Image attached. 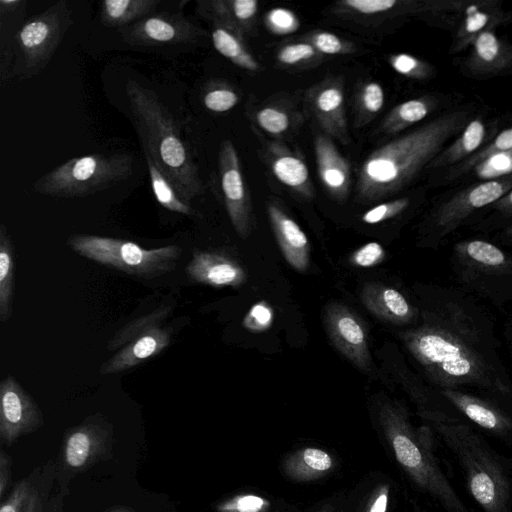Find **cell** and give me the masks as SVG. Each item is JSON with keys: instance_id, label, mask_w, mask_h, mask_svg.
<instances>
[{"instance_id": "11a10c76", "label": "cell", "mask_w": 512, "mask_h": 512, "mask_svg": "<svg viewBox=\"0 0 512 512\" xmlns=\"http://www.w3.org/2000/svg\"><path fill=\"white\" fill-rule=\"evenodd\" d=\"M505 236L507 238V240L512 244V225H510L506 231H505Z\"/></svg>"}, {"instance_id": "db71d44e", "label": "cell", "mask_w": 512, "mask_h": 512, "mask_svg": "<svg viewBox=\"0 0 512 512\" xmlns=\"http://www.w3.org/2000/svg\"><path fill=\"white\" fill-rule=\"evenodd\" d=\"M22 4H24V2L21 0H0V7L2 12L14 11Z\"/></svg>"}, {"instance_id": "3957f363", "label": "cell", "mask_w": 512, "mask_h": 512, "mask_svg": "<svg viewBox=\"0 0 512 512\" xmlns=\"http://www.w3.org/2000/svg\"><path fill=\"white\" fill-rule=\"evenodd\" d=\"M418 413L462 467L469 493L484 512H512V482L496 452L467 422L418 397Z\"/></svg>"}, {"instance_id": "74e56055", "label": "cell", "mask_w": 512, "mask_h": 512, "mask_svg": "<svg viewBox=\"0 0 512 512\" xmlns=\"http://www.w3.org/2000/svg\"><path fill=\"white\" fill-rule=\"evenodd\" d=\"M391 486L387 481H378L368 489L355 512H388Z\"/></svg>"}, {"instance_id": "6da1fadb", "label": "cell", "mask_w": 512, "mask_h": 512, "mask_svg": "<svg viewBox=\"0 0 512 512\" xmlns=\"http://www.w3.org/2000/svg\"><path fill=\"white\" fill-rule=\"evenodd\" d=\"M418 318L420 323L401 338L439 390L474 388L512 398V378L500 354L494 323L468 292L437 288Z\"/></svg>"}, {"instance_id": "603a6c76", "label": "cell", "mask_w": 512, "mask_h": 512, "mask_svg": "<svg viewBox=\"0 0 512 512\" xmlns=\"http://www.w3.org/2000/svg\"><path fill=\"white\" fill-rule=\"evenodd\" d=\"M471 46L472 52L466 66L472 73H495L512 64V48L502 41L493 29L481 32Z\"/></svg>"}, {"instance_id": "1f68e13d", "label": "cell", "mask_w": 512, "mask_h": 512, "mask_svg": "<svg viewBox=\"0 0 512 512\" xmlns=\"http://www.w3.org/2000/svg\"><path fill=\"white\" fill-rule=\"evenodd\" d=\"M172 310L171 306H160L128 322L112 336L106 346L107 350H120L146 331L161 326V323L171 314Z\"/></svg>"}, {"instance_id": "816d5d0a", "label": "cell", "mask_w": 512, "mask_h": 512, "mask_svg": "<svg viewBox=\"0 0 512 512\" xmlns=\"http://www.w3.org/2000/svg\"><path fill=\"white\" fill-rule=\"evenodd\" d=\"M11 458L3 450H0V497L3 498L9 489L11 482Z\"/></svg>"}, {"instance_id": "7402d4cb", "label": "cell", "mask_w": 512, "mask_h": 512, "mask_svg": "<svg viewBox=\"0 0 512 512\" xmlns=\"http://www.w3.org/2000/svg\"><path fill=\"white\" fill-rule=\"evenodd\" d=\"M336 466L334 457L318 447H304L288 454L282 464L283 474L294 482H311L330 474Z\"/></svg>"}, {"instance_id": "f35d334b", "label": "cell", "mask_w": 512, "mask_h": 512, "mask_svg": "<svg viewBox=\"0 0 512 512\" xmlns=\"http://www.w3.org/2000/svg\"><path fill=\"white\" fill-rule=\"evenodd\" d=\"M237 93L229 87L214 85L206 89L203 94L204 106L212 112H226L238 103Z\"/></svg>"}, {"instance_id": "f6af8a7d", "label": "cell", "mask_w": 512, "mask_h": 512, "mask_svg": "<svg viewBox=\"0 0 512 512\" xmlns=\"http://www.w3.org/2000/svg\"><path fill=\"white\" fill-rule=\"evenodd\" d=\"M386 253L378 242H368L355 250L350 256V262L357 267L368 268L380 264Z\"/></svg>"}, {"instance_id": "7bdbcfd3", "label": "cell", "mask_w": 512, "mask_h": 512, "mask_svg": "<svg viewBox=\"0 0 512 512\" xmlns=\"http://www.w3.org/2000/svg\"><path fill=\"white\" fill-rule=\"evenodd\" d=\"M512 149V128L505 129L499 133L487 146L477 151L460 166V172L470 170L475 164L490 154Z\"/></svg>"}, {"instance_id": "f5cc1de1", "label": "cell", "mask_w": 512, "mask_h": 512, "mask_svg": "<svg viewBox=\"0 0 512 512\" xmlns=\"http://www.w3.org/2000/svg\"><path fill=\"white\" fill-rule=\"evenodd\" d=\"M491 206L504 216H512V189Z\"/></svg>"}, {"instance_id": "ac0fdd59", "label": "cell", "mask_w": 512, "mask_h": 512, "mask_svg": "<svg viewBox=\"0 0 512 512\" xmlns=\"http://www.w3.org/2000/svg\"><path fill=\"white\" fill-rule=\"evenodd\" d=\"M171 327H155L141 334L108 360L103 362L101 375L116 374L129 370L162 353L171 343Z\"/></svg>"}, {"instance_id": "5bb4252c", "label": "cell", "mask_w": 512, "mask_h": 512, "mask_svg": "<svg viewBox=\"0 0 512 512\" xmlns=\"http://www.w3.org/2000/svg\"><path fill=\"white\" fill-rule=\"evenodd\" d=\"M218 165L228 216L237 234L245 239L251 230V206L238 153L230 140L221 143Z\"/></svg>"}, {"instance_id": "ab89813d", "label": "cell", "mask_w": 512, "mask_h": 512, "mask_svg": "<svg viewBox=\"0 0 512 512\" xmlns=\"http://www.w3.org/2000/svg\"><path fill=\"white\" fill-rule=\"evenodd\" d=\"M265 24L269 31L277 35L294 33L300 27L296 14L283 7L273 8L265 15Z\"/></svg>"}, {"instance_id": "d6986e66", "label": "cell", "mask_w": 512, "mask_h": 512, "mask_svg": "<svg viewBox=\"0 0 512 512\" xmlns=\"http://www.w3.org/2000/svg\"><path fill=\"white\" fill-rule=\"evenodd\" d=\"M268 217L282 254L298 272H305L310 262V245L300 226L276 203L267 205Z\"/></svg>"}, {"instance_id": "9c48e42d", "label": "cell", "mask_w": 512, "mask_h": 512, "mask_svg": "<svg viewBox=\"0 0 512 512\" xmlns=\"http://www.w3.org/2000/svg\"><path fill=\"white\" fill-rule=\"evenodd\" d=\"M72 25L73 11L65 0L28 18L15 34L12 75L26 80L41 73Z\"/></svg>"}, {"instance_id": "c3c4849f", "label": "cell", "mask_w": 512, "mask_h": 512, "mask_svg": "<svg viewBox=\"0 0 512 512\" xmlns=\"http://www.w3.org/2000/svg\"><path fill=\"white\" fill-rule=\"evenodd\" d=\"M350 10L359 14L371 15L391 10L397 0H345L342 2Z\"/></svg>"}, {"instance_id": "44dd1931", "label": "cell", "mask_w": 512, "mask_h": 512, "mask_svg": "<svg viewBox=\"0 0 512 512\" xmlns=\"http://www.w3.org/2000/svg\"><path fill=\"white\" fill-rule=\"evenodd\" d=\"M315 156L319 178L329 195L344 201L349 194L350 165L334 143L324 135L315 139Z\"/></svg>"}, {"instance_id": "7a4b0ae2", "label": "cell", "mask_w": 512, "mask_h": 512, "mask_svg": "<svg viewBox=\"0 0 512 512\" xmlns=\"http://www.w3.org/2000/svg\"><path fill=\"white\" fill-rule=\"evenodd\" d=\"M467 117L465 110L446 113L374 150L359 170L358 199L372 202L402 189L464 128Z\"/></svg>"}, {"instance_id": "f546056e", "label": "cell", "mask_w": 512, "mask_h": 512, "mask_svg": "<svg viewBox=\"0 0 512 512\" xmlns=\"http://www.w3.org/2000/svg\"><path fill=\"white\" fill-rule=\"evenodd\" d=\"M15 251L8 229L0 225V321L12 314L14 294Z\"/></svg>"}, {"instance_id": "7dc6e473", "label": "cell", "mask_w": 512, "mask_h": 512, "mask_svg": "<svg viewBox=\"0 0 512 512\" xmlns=\"http://www.w3.org/2000/svg\"><path fill=\"white\" fill-rule=\"evenodd\" d=\"M385 95L382 86L377 82L366 83L360 93V105L366 114L378 113L384 105Z\"/></svg>"}, {"instance_id": "bcb514c9", "label": "cell", "mask_w": 512, "mask_h": 512, "mask_svg": "<svg viewBox=\"0 0 512 512\" xmlns=\"http://www.w3.org/2000/svg\"><path fill=\"white\" fill-rule=\"evenodd\" d=\"M316 55V49L311 43H292L282 47L277 53L279 62L294 65L309 60Z\"/></svg>"}, {"instance_id": "484cf974", "label": "cell", "mask_w": 512, "mask_h": 512, "mask_svg": "<svg viewBox=\"0 0 512 512\" xmlns=\"http://www.w3.org/2000/svg\"><path fill=\"white\" fill-rule=\"evenodd\" d=\"M159 4V0H105L99 19L105 27L120 29L156 13Z\"/></svg>"}, {"instance_id": "ba28073f", "label": "cell", "mask_w": 512, "mask_h": 512, "mask_svg": "<svg viewBox=\"0 0 512 512\" xmlns=\"http://www.w3.org/2000/svg\"><path fill=\"white\" fill-rule=\"evenodd\" d=\"M67 245L82 257L144 279L172 272L182 254L176 244L146 249L132 241L91 234H72Z\"/></svg>"}, {"instance_id": "8d00e7d4", "label": "cell", "mask_w": 512, "mask_h": 512, "mask_svg": "<svg viewBox=\"0 0 512 512\" xmlns=\"http://www.w3.org/2000/svg\"><path fill=\"white\" fill-rule=\"evenodd\" d=\"M389 64L397 73L413 79H426L433 73L431 65L407 53L392 55Z\"/></svg>"}, {"instance_id": "8fae6325", "label": "cell", "mask_w": 512, "mask_h": 512, "mask_svg": "<svg viewBox=\"0 0 512 512\" xmlns=\"http://www.w3.org/2000/svg\"><path fill=\"white\" fill-rule=\"evenodd\" d=\"M512 189V176L469 186L440 204L429 228L431 244L438 246L476 211L494 204Z\"/></svg>"}, {"instance_id": "e0dca14e", "label": "cell", "mask_w": 512, "mask_h": 512, "mask_svg": "<svg viewBox=\"0 0 512 512\" xmlns=\"http://www.w3.org/2000/svg\"><path fill=\"white\" fill-rule=\"evenodd\" d=\"M188 278L215 288H237L246 281V272L233 258L218 252L197 250L186 266Z\"/></svg>"}, {"instance_id": "52a82bcc", "label": "cell", "mask_w": 512, "mask_h": 512, "mask_svg": "<svg viewBox=\"0 0 512 512\" xmlns=\"http://www.w3.org/2000/svg\"><path fill=\"white\" fill-rule=\"evenodd\" d=\"M133 173V158L127 153H99L71 158L33 183L39 194L57 198L85 197L126 180Z\"/></svg>"}, {"instance_id": "7c38bea8", "label": "cell", "mask_w": 512, "mask_h": 512, "mask_svg": "<svg viewBox=\"0 0 512 512\" xmlns=\"http://www.w3.org/2000/svg\"><path fill=\"white\" fill-rule=\"evenodd\" d=\"M118 32L123 42L138 47L189 44L206 34L180 12L154 13Z\"/></svg>"}, {"instance_id": "9f6ffc18", "label": "cell", "mask_w": 512, "mask_h": 512, "mask_svg": "<svg viewBox=\"0 0 512 512\" xmlns=\"http://www.w3.org/2000/svg\"><path fill=\"white\" fill-rule=\"evenodd\" d=\"M111 512H132V511L125 509V508H117V509L112 510Z\"/></svg>"}, {"instance_id": "836d02e7", "label": "cell", "mask_w": 512, "mask_h": 512, "mask_svg": "<svg viewBox=\"0 0 512 512\" xmlns=\"http://www.w3.org/2000/svg\"><path fill=\"white\" fill-rule=\"evenodd\" d=\"M432 103L427 98H415L395 106L385 118L382 128L394 134L424 119L430 112Z\"/></svg>"}, {"instance_id": "4dcf8cb0", "label": "cell", "mask_w": 512, "mask_h": 512, "mask_svg": "<svg viewBox=\"0 0 512 512\" xmlns=\"http://www.w3.org/2000/svg\"><path fill=\"white\" fill-rule=\"evenodd\" d=\"M213 24L211 36L214 48L236 66L249 71H257L259 69L258 62L246 50L239 37L217 20L213 19Z\"/></svg>"}, {"instance_id": "f907efd6", "label": "cell", "mask_w": 512, "mask_h": 512, "mask_svg": "<svg viewBox=\"0 0 512 512\" xmlns=\"http://www.w3.org/2000/svg\"><path fill=\"white\" fill-rule=\"evenodd\" d=\"M307 512H346L345 498L341 495L329 497L314 505Z\"/></svg>"}, {"instance_id": "f1b7e54d", "label": "cell", "mask_w": 512, "mask_h": 512, "mask_svg": "<svg viewBox=\"0 0 512 512\" xmlns=\"http://www.w3.org/2000/svg\"><path fill=\"white\" fill-rule=\"evenodd\" d=\"M486 137V126L477 118L466 124L460 136L430 163L429 167L450 166L472 156L482 145Z\"/></svg>"}, {"instance_id": "681fc988", "label": "cell", "mask_w": 512, "mask_h": 512, "mask_svg": "<svg viewBox=\"0 0 512 512\" xmlns=\"http://www.w3.org/2000/svg\"><path fill=\"white\" fill-rule=\"evenodd\" d=\"M311 44L316 51L328 55L339 54L346 49L343 41L338 36L326 31L314 33Z\"/></svg>"}, {"instance_id": "d4e9b609", "label": "cell", "mask_w": 512, "mask_h": 512, "mask_svg": "<svg viewBox=\"0 0 512 512\" xmlns=\"http://www.w3.org/2000/svg\"><path fill=\"white\" fill-rule=\"evenodd\" d=\"M311 105L322 127L330 134L342 137L346 132L344 94L337 84L317 89L311 97Z\"/></svg>"}, {"instance_id": "4fadbf2b", "label": "cell", "mask_w": 512, "mask_h": 512, "mask_svg": "<svg viewBox=\"0 0 512 512\" xmlns=\"http://www.w3.org/2000/svg\"><path fill=\"white\" fill-rule=\"evenodd\" d=\"M44 418L34 398L11 375L0 383V440L12 446L21 436L42 427Z\"/></svg>"}, {"instance_id": "30bf717a", "label": "cell", "mask_w": 512, "mask_h": 512, "mask_svg": "<svg viewBox=\"0 0 512 512\" xmlns=\"http://www.w3.org/2000/svg\"><path fill=\"white\" fill-rule=\"evenodd\" d=\"M113 427L100 414L86 418L80 425L70 428L63 440L58 480L64 490L68 481L110 455Z\"/></svg>"}, {"instance_id": "5b68a950", "label": "cell", "mask_w": 512, "mask_h": 512, "mask_svg": "<svg viewBox=\"0 0 512 512\" xmlns=\"http://www.w3.org/2000/svg\"><path fill=\"white\" fill-rule=\"evenodd\" d=\"M378 419L390 454L414 486L446 512H470L437 461L432 429L426 424L415 428L407 410L392 401L380 406Z\"/></svg>"}, {"instance_id": "d590c367", "label": "cell", "mask_w": 512, "mask_h": 512, "mask_svg": "<svg viewBox=\"0 0 512 512\" xmlns=\"http://www.w3.org/2000/svg\"><path fill=\"white\" fill-rule=\"evenodd\" d=\"M483 180H496L512 175V149L490 154L471 168Z\"/></svg>"}, {"instance_id": "277c9868", "label": "cell", "mask_w": 512, "mask_h": 512, "mask_svg": "<svg viewBox=\"0 0 512 512\" xmlns=\"http://www.w3.org/2000/svg\"><path fill=\"white\" fill-rule=\"evenodd\" d=\"M125 94L143 153L169 179L179 197L190 204L204 188L174 118L157 94L136 80H127Z\"/></svg>"}, {"instance_id": "ffe728a7", "label": "cell", "mask_w": 512, "mask_h": 512, "mask_svg": "<svg viewBox=\"0 0 512 512\" xmlns=\"http://www.w3.org/2000/svg\"><path fill=\"white\" fill-rule=\"evenodd\" d=\"M361 299L372 314L392 324H411L419 316V309L400 291L383 284H366L362 289Z\"/></svg>"}, {"instance_id": "cb8c5ba5", "label": "cell", "mask_w": 512, "mask_h": 512, "mask_svg": "<svg viewBox=\"0 0 512 512\" xmlns=\"http://www.w3.org/2000/svg\"><path fill=\"white\" fill-rule=\"evenodd\" d=\"M269 151L271 170L275 177L302 196L311 197L312 182L304 161L279 142L272 143Z\"/></svg>"}, {"instance_id": "ee69618b", "label": "cell", "mask_w": 512, "mask_h": 512, "mask_svg": "<svg viewBox=\"0 0 512 512\" xmlns=\"http://www.w3.org/2000/svg\"><path fill=\"white\" fill-rule=\"evenodd\" d=\"M256 120L263 130L273 135L285 132L290 123L285 112L273 107H265L259 110L256 114Z\"/></svg>"}, {"instance_id": "4316f807", "label": "cell", "mask_w": 512, "mask_h": 512, "mask_svg": "<svg viewBox=\"0 0 512 512\" xmlns=\"http://www.w3.org/2000/svg\"><path fill=\"white\" fill-rule=\"evenodd\" d=\"M42 468L17 482L7 499L2 502L0 512H44L45 492L41 480Z\"/></svg>"}, {"instance_id": "83f0119b", "label": "cell", "mask_w": 512, "mask_h": 512, "mask_svg": "<svg viewBox=\"0 0 512 512\" xmlns=\"http://www.w3.org/2000/svg\"><path fill=\"white\" fill-rule=\"evenodd\" d=\"M488 3L472 4L465 9V18L456 33L452 46L453 52H460L467 48L481 32L492 29L505 20V14L496 8H483Z\"/></svg>"}, {"instance_id": "e575fe53", "label": "cell", "mask_w": 512, "mask_h": 512, "mask_svg": "<svg viewBox=\"0 0 512 512\" xmlns=\"http://www.w3.org/2000/svg\"><path fill=\"white\" fill-rule=\"evenodd\" d=\"M216 512H280L278 504L270 498L253 493L242 492L219 502Z\"/></svg>"}, {"instance_id": "2e32d148", "label": "cell", "mask_w": 512, "mask_h": 512, "mask_svg": "<svg viewBox=\"0 0 512 512\" xmlns=\"http://www.w3.org/2000/svg\"><path fill=\"white\" fill-rule=\"evenodd\" d=\"M439 391L444 400L483 430L501 439L512 436V415L493 399L498 396L476 395L463 389Z\"/></svg>"}, {"instance_id": "b9f144b4", "label": "cell", "mask_w": 512, "mask_h": 512, "mask_svg": "<svg viewBox=\"0 0 512 512\" xmlns=\"http://www.w3.org/2000/svg\"><path fill=\"white\" fill-rule=\"evenodd\" d=\"M274 320V311L266 301L254 304L243 319V326L249 331L258 333L270 328Z\"/></svg>"}, {"instance_id": "d6a6232c", "label": "cell", "mask_w": 512, "mask_h": 512, "mask_svg": "<svg viewBox=\"0 0 512 512\" xmlns=\"http://www.w3.org/2000/svg\"><path fill=\"white\" fill-rule=\"evenodd\" d=\"M146 159L151 187L157 202L172 212L193 216L195 210L185 203L178 195L169 179L156 167L150 156L143 153Z\"/></svg>"}, {"instance_id": "60d3db41", "label": "cell", "mask_w": 512, "mask_h": 512, "mask_svg": "<svg viewBox=\"0 0 512 512\" xmlns=\"http://www.w3.org/2000/svg\"><path fill=\"white\" fill-rule=\"evenodd\" d=\"M409 204L410 200L407 197L384 202L365 212L362 216V221L367 224H377L394 218L405 211Z\"/></svg>"}, {"instance_id": "8992f818", "label": "cell", "mask_w": 512, "mask_h": 512, "mask_svg": "<svg viewBox=\"0 0 512 512\" xmlns=\"http://www.w3.org/2000/svg\"><path fill=\"white\" fill-rule=\"evenodd\" d=\"M450 265L454 278L466 292L497 306L512 301V254L483 239L458 241Z\"/></svg>"}, {"instance_id": "9a60e30c", "label": "cell", "mask_w": 512, "mask_h": 512, "mask_svg": "<svg viewBox=\"0 0 512 512\" xmlns=\"http://www.w3.org/2000/svg\"><path fill=\"white\" fill-rule=\"evenodd\" d=\"M325 326L332 343L347 359L361 370L370 368L367 331L357 314L345 305L332 303L325 312Z\"/></svg>"}]
</instances>
